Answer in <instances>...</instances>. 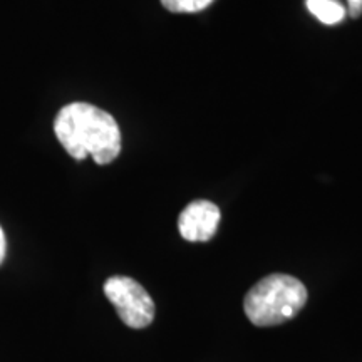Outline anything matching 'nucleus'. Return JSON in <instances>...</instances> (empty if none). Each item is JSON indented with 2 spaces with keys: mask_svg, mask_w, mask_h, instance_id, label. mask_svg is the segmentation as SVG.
Segmentation results:
<instances>
[{
  "mask_svg": "<svg viewBox=\"0 0 362 362\" xmlns=\"http://www.w3.org/2000/svg\"><path fill=\"white\" fill-rule=\"evenodd\" d=\"M104 293L128 327H148L155 319V302L136 280L123 275L107 279L104 284Z\"/></svg>",
  "mask_w": 362,
  "mask_h": 362,
  "instance_id": "7ed1b4c3",
  "label": "nucleus"
},
{
  "mask_svg": "<svg viewBox=\"0 0 362 362\" xmlns=\"http://www.w3.org/2000/svg\"><path fill=\"white\" fill-rule=\"evenodd\" d=\"M59 143L74 160L93 156L98 165H110L121 153V129L110 112L88 103H71L54 121Z\"/></svg>",
  "mask_w": 362,
  "mask_h": 362,
  "instance_id": "f257e3e1",
  "label": "nucleus"
},
{
  "mask_svg": "<svg viewBox=\"0 0 362 362\" xmlns=\"http://www.w3.org/2000/svg\"><path fill=\"white\" fill-rule=\"evenodd\" d=\"M220 210L215 203L197 200L181 211L178 230L181 237L188 242H208L215 237L220 225Z\"/></svg>",
  "mask_w": 362,
  "mask_h": 362,
  "instance_id": "20e7f679",
  "label": "nucleus"
},
{
  "mask_svg": "<svg viewBox=\"0 0 362 362\" xmlns=\"http://www.w3.org/2000/svg\"><path fill=\"white\" fill-rule=\"evenodd\" d=\"M4 257H6V237H4V230L0 228V264L4 262Z\"/></svg>",
  "mask_w": 362,
  "mask_h": 362,
  "instance_id": "6e6552de",
  "label": "nucleus"
},
{
  "mask_svg": "<svg viewBox=\"0 0 362 362\" xmlns=\"http://www.w3.org/2000/svg\"><path fill=\"white\" fill-rule=\"evenodd\" d=\"M305 6L325 25L341 24L346 17V7L337 0H305Z\"/></svg>",
  "mask_w": 362,
  "mask_h": 362,
  "instance_id": "39448f33",
  "label": "nucleus"
},
{
  "mask_svg": "<svg viewBox=\"0 0 362 362\" xmlns=\"http://www.w3.org/2000/svg\"><path fill=\"white\" fill-rule=\"evenodd\" d=\"M347 12L351 17H359L362 13V0H347Z\"/></svg>",
  "mask_w": 362,
  "mask_h": 362,
  "instance_id": "0eeeda50",
  "label": "nucleus"
},
{
  "mask_svg": "<svg viewBox=\"0 0 362 362\" xmlns=\"http://www.w3.org/2000/svg\"><path fill=\"white\" fill-rule=\"evenodd\" d=\"M214 2L215 0H161L163 7L175 13L200 12L208 6H211Z\"/></svg>",
  "mask_w": 362,
  "mask_h": 362,
  "instance_id": "423d86ee",
  "label": "nucleus"
},
{
  "mask_svg": "<svg viewBox=\"0 0 362 362\" xmlns=\"http://www.w3.org/2000/svg\"><path fill=\"white\" fill-rule=\"evenodd\" d=\"M307 302V288L300 280L285 274H272L248 291L243 310L252 324L270 327L291 320Z\"/></svg>",
  "mask_w": 362,
  "mask_h": 362,
  "instance_id": "f03ea898",
  "label": "nucleus"
}]
</instances>
